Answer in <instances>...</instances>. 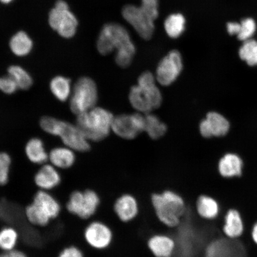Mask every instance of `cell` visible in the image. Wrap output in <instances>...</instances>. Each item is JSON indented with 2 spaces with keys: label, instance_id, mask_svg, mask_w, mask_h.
Segmentation results:
<instances>
[{
  "label": "cell",
  "instance_id": "obj_40",
  "mask_svg": "<svg viewBox=\"0 0 257 257\" xmlns=\"http://www.w3.org/2000/svg\"><path fill=\"white\" fill-rule=\"evenodd\" d=\"M15 0H0V3H2L3 5H10Z\"/></svg>",
  "mask_w": 257,
  "mask_h": 257
},
{
  "label": "cell",
  "instance_id": "obj_38",
  "mask_svg": "<svg viewBox=\"0 0 257 257\" xmlns=\"http://www.w3.org/2000/svg\"><path fill=\"white\" fill-rule=\"evenodd\" d=\"M239 30V24L237 22H229L227 24V31L231 35L238 34Z\"/></svg>",
  "mask_w": 257,
  "mask_h": 257
},
{
  "label": "cell",
  "instance_id": "obj_26",
  "mask_svg": "<svg viewBox=\"0 0 257 257\" xmlns=\"http://www.w3.org/2000/svg\"><path fill=\"white\" fill-rule=\"evenodd\" d=\"M231 244L226 239L211 240L205 247L203 257H233Z\"/></svg>",
  "mask_w": 257,
  "mask_h": 257
},
{
  "label": "cell",
  "instance_id": "obj_15",
  "mask_svg": "<svg viewBox=\"0 0 257 257\" xmlns=\"http://www.w3.org/2000/svg\"><path fill=\"white\" fill-rule=\"evenodd\" d=\"M150 251L155 257H173L176 249L174 238L166 233H157L147 241Z\"/></svg>",
  "mask_w": 257,
  "mask_h": 257
},
{
  "label": "cell",
  "instance_id": "obj_28",
  "mask_svg": "<svg viewBox=\"0 0 257 257\" xmlns=\"http://www.w3.org/2000/svg\"><path fill=\"white\" fill-rule=\"evenodd\" d=\"M8 75L11 77L18 85L19 89L27 90L33 84V79L27 70L19 65L9 67Z\"/></svg>",
  "mask_w": 257,
  "mask_h": 257
},
{
  "label": "cell",
  "instance_id": "obj_27",
  "mask_svg": "<svg viewBox=\"0 0 257 257\" xmlns=\"http://www.w3.org/2000/svg\"><path fill=\"white\" fill-rule=\"evenodd\" d=\"M146 126L144 132L153 140H157L165 136L168 127L166 124L161 121L156 115L147 113L145 115Z\"/></svg>",
  "mask_w": 257,
  "mask_h": 257
},
{
  "label": "cell",
  "instance_id": "obj_4",
  "mask_svg": "<svg viewBox=\"0 0 257 257\" xmlns=\"http://www.w3.org/2000/svg\"><path fill=\"white\" fill-rule=\"evenodd\" d=\"M40 123L42 130L59 137L65 146L75 152H86L90 149L89 141L76 125L49 116L42 118Z\"/></svg>",
  "mask_w": 257,
  "mask_h": 257
},
{
  "label": "cell",
  "instance_id": "obj_33",
  "mask_svg": "<svg viewBox=\"0 0 257 257\" xmlns=\"http://www.w3.org/2000/svg\"><path fill=\"white\" fill-rule=\"evenodd\" d=\"M19 89L15 80L9 75L0 77V91L6 94H14Z\"/></svg>",
  "mask_w": 257,
  "mask_h": 257
},
{
  "label": "cell",
  "instance_id": "obj_32",
  "mask_svg": "<svg viewBox=\"0 0 257 257\" xmlns=\"http://www.w3.org/2000/svg\"><path fill=\"white\" fill-rule=\"evenodd\" d=\"M256 30V25L253 19H244L239 24V30L237 37L240 41H248L255 34Z\"/></svg>",
  "mask_w": 257,
  "mask_h": 257
},
{
  "label": "cell",
  "instance_id": "obj_19",
  "mask_svg": "<svg viewBox=\"0 0 257 257\" xmlns=\"http://www.w3.org/2000/svg\"><path fill=\"white\" fill-rule=\"evenodd\" d=\"M34 41L30 35L24 31H19L12 35L9 46L15 56L24 57L30 55L34 48Z\"/></svg>",
  "mask_w": 257,
  "mask_h": 257
},
{
  "label": "cell",
  "instance_id": "obj_13",
  "mask_svg": "<svg viewBox=\"0 0 257 257\" xmlns=\"http://www.w3.org/2000/svg\"><path fill=\"white\" fill-rule=\"evenodd\" d=\"M113 209L114 213L122 222H130L139 214V202L134 195L126 193L121 195L115 200Z\"/></svg>",
  "mask_w": 257,
  "mask_h": 257
},
{
  "label": "cell",
  "instance_id": "obj_31",
  "mask_svg": "<svg viewBox=\"0 0 257 257\" xmlns=\"http://www.w3.org/2000/svg\"><path fill=\"white\" fill-rule=\"evenodd\" d=\"M25 214L29 222L34 226H46L51 221L50 218L45 216L32 202L26 207Z\"/></svg>",
  "mask_w": 257,
  "mask_h": 257
},
{
  "label": "cell",
  "instance_id": "obj_6",
  "mask_svg": "<svg viewBox=\"0 0 257 257\" xmlns=\"http://www.w3.org/2000/svg\"><path fill=\"white\" fill-rule=\"evenodd\" d=\"M69 100L70 110L77 115L95 107L98 89L94 80L87 76L80 78L73 86Z\"/></svg>",
  "mask_w": 257,
  "mask_h": 257
},
{
  "label": "cell",
  "instance_id": "obj_21",
  "mask_svg": "<svg viewBox=\"0 0 257 257\" xmlns=\"http://www.w3.org/2000/svg\"><path fill=\"white\" fill-rule=\"evenodd\" d=\"M48 160L57 169H69L75 162V151L66 146L54 148L48 154Z\"/></svg>",
  "mask_w": 257,
  "mask_h": 257
},
{
  "label": "cell",
  "instance_id": "obj_29",
  "mask_svg": "<svg viewBox=\"0 0 257 257\" xmlns=\"http://www.w3.org/2000/svg\"><path fill=\"white\" fill-rule=\"evenodd\" d=\"M18 240L19 233L14 227L6 226L0 230V249L3 252L15 249Z\"/></svg>",
  "mask_w": 257,
  "mask_h": 257
},
{
  "label": "cell",
  "instance_id": "obj_9",
  "mask_svg": "<svg viewBox=\"0 0 257 257\" xmlns=\"http://www.w3.org/2000/svg\"><path fill=\"white\" fill-rule=\"evenodd\" d=\"M121 15L124 20L134 28L141 38L146 40L152 38L155 30V21L141 6H125L122 9Z\"/></svg>",
  "mask_w": 257,
  "mask_h": 257
},
{
  "label": "cell",
  "instance_id": "obj_30",
  "mask_svg": "<svg viewBox=\"0 0 257 257\" xmlns=\"http://www.w3.org/2000/svg\"><path fill=\"white\" fill-rule=\"evenodd\" d=\"M239 55L248 65H257V41L251 39L244 41L240 48Z\"/></svg>",
  "mask_w": 257,
  "mask_h": 257
},
{
  "label": "cell",
  "instance_id": "obj_18",
  "mask_svg": "<svg viewBox=\"0 0 257 257\" xmlns=\"http://www.w3.org/2000/svg\"><path fill=\"white\" fill-rule=\"evenodd\" d=\"M32 203L51 220L59 216L61 212L59 201L48 191H38L34 195Z\"/></svg>",
  "mask_w": 257,
  "mask_h": 257
},
{
  "label": "cell",
  "instance_id": "obj_25",
  "mask_svg": "<svg viewBox=\"0 0 257 257\" xmlns=\"http://www.w3.org/2000/svg\"><path fill=\"white\" fill-rule=\"evenodd\" d=\"M186 19L181 14L170 15L164 22V28L170 38L177 39L184 33L186 30Z\"/></svg>",
  "mask_w": 257,
  "mask_h": 257
},
{
  "label": "cell",
  "instance_id": "obj_17",
  "mask_svg": "<svg viewBox=\"0 0 257 257\" xmlns=\"http://www.w3.org/2000/svg\"><path fill=\"white\" fill-rule=\"evenodd\" d=\"M34 181L40 190L48 191L59 186L62 178L55 167L52 165H44L35 175Z\"/></svg>",
  "mask_w": 257,
  "mask_h": 257
},
{
  "label": "cell",
  "instance_id": "obj_16",
  "mask_svg": "<svg viewBox=\"0 0 257 257\" xmlns=\"http://www.w3.org/2000/svg\"><path fill=\"white\" fill-rule=\"evenodd\" d=\"M195 211L202 219L214 221L219 216L221 207L216 198L208 194H201L196 201Z\"/></svg>",
  "mask_w": 257,
  "mask_h": 257
},
{
  "label": "cell",
  "instance_id": "obj_24",
  "mask_svg": "<svg viewBox=\"0 0 257 257\" xmlns=\"http://www.w3.org/2000/svg\"><path fill=\"white\" fill-rule=\"evenodd\" d=\"M50 88L57 100L64 102L70 99L73 86L69 78L64 76H56L51 80Z\"/></svg>",
  "mask_w": 257,
  "mask_h": 257
},
{
  "label": "cell",
  "instance_id": "obj_34",
  "mask_svg": "<svg viewBox=\"0 0 257 257\" xmlns=\"http://www.w3.org/2000/svg\"><path fill=\"white\" fill-rule=\"evenodd\" d=\"M141 7L154 21L159 17V0H141Z\"/></svg>",
  "mask_w": 257,
  "mask_h": 257
},
{
  "label": "cell",
  "instance_id": "obj_37",
  "mask_svg": "<svg viewBox=\"0 0 257 257\" xmlns=\"http://www.w3.org/2000/svg\"><path fill=\"white\" fill-rule=\"evenodd\" d=\"M0 257H28L26 253L18 249L9 250V251L0 253Z\"/></svg>",
  "mask_w": 257,
  "mask_h": 257
},
{
  "label": "cell",
  "instance_id": "obj_7",
  "mask_svg": "<svg viewBox=\"0 0 257 257\" xmlns=\"http://www.w3.org/2000/svg\"><path fill=\"white\" fill-rule=\"evenodd\" d=\"M101 203L98 193L92 189L76 191L70 195L66 208L70 214L83 220L94 218Z\"/></svg>",
  "mask_w": 257,
  "mask_h": 257
},
{
  "label": "cell",
  "instance_id": "obj_39",
  "mask_svg": "<svg viewBox=\"0 0 257 257\" xmlns=\"http://www.w3.org/2000/svg\"><path fill=\"white\" fill-rule=\"evenodd\" d=\"M251 234L253 242L257 244V222L253 226Z\"/></svg>",
  "mask_w": 257,
  "mask_h": 257
},
{
  "label": "cell",
  "instance_id": "obj_1",
  "mask_svg": "<svg viewBox=\"0 0 257 257\" xmlns=\"http://www.w3.org/2000/svg\"><path fill=\"white\" fill-rule=\"evenodd\" d=\"M96 46L98 53L102 56H107L116 50L115 63L122 68L130 66L136 53V47L130 33L123 26L116 23L103 26Z\"/></svg>",
  "mask_w": 257,
  "mask_h": 257
},
{
  "label": "cell",
  "instance_id": "obj_20",
  "mask_svg": "<svg viewBox=\"0 0 257 257\" xmlns=\"http://www.w3.org/2000/svg\"><path fill=\"white\" fill-rule=\"evenodd\" d=\"M222 230L227 238L235 239L242 235L244 224L239 212L235 209H230L225 214Z\"/></svg>",
  "mask_w": 257,
  "mask_h": 257
},
{
  "label": "cell",
  "instance_id": "obj_12",
  "mask_svg": "<svg viewBox=\"0 0 257 257\" xmlns=\"http://www.w3.org/2000/svg\"><path fill=\"white\" fill-rule=\"evenodd\" d=\"M145 126V115L121 114L114 117L111 131L123 139L133 140L144 131Z\"/></svg>",
  "mask_w": 257,
  "mask_h": 257
},
{
  "label": "cell",
  "instance_id": "obj_3",
  "mask_svg": "<svg viewBox=\"0 0 257 257\" xmlns=\"http://www.w3.org/2000/svg\"><path fill=\"white\" fill-rule=\"evenodd\" d=\"M114 117L105 109L95 107L77 115L76 126L89 141H99L110 134Z\"/></svg>",
  "mask_w": 257,
  "mask_h": 257
},
{
  "label": "cell",
  "instance_id": "obj_11",
  "mask_svg": "<svg viewBox=\"0 0 257 257\" xmlns=\"http://www.w3.org/2000/svg\"><path fill=\"white\" fill-rule=\"evenodd\" d=\"M83 236L90 248L97 250L107 249L113 240V232L108 224L93 220L85 227Z\"/></svg>",
  "mask_w": 257,
  "mask_h": 257
},
{
  "label": "cell",
  "instance_id": "obj_10",
  "mask_svg": "<svg viewBox=\"0 0 257 257\" xmlns=\"http://www.w3.org/2000/svg\"><path fill=\"white\" fill-rule=\"evenodd\" d=\"M181 53L173 50L164 57L157 67L156 78L160 85L169 86L178 79L183 69Z\"/></svg>",
  "mask_w": 257,
  "mask_h": 257
},
{
  "label": "cell",
  "instance_id": "obj_35",
  "mask_svg": "<svg viewBox=\"0 0 257 257\" xmlns=\"http://www.w3.org/2000/svg\"><path fill=\"white\" fill-rule=\"evenodd\" d=\"M58 257H85L81 250L75 246H69L64 248Z\"/></svg>",
  "mask_w": 257,
  "mask_h": 257
},
{
  "label": "cell",
  "instance_id": "obj_23",
  "mask_svg": "<svg viewBox=\"0 0 257 257\" xmlns=\"http://www.w3.org/2000/svg\"><path fill=\"white\" fill-rule=\"evenodd\" d=\"M242 162L235 154H228L221 159L218 165V170L224 178L239 176L242 173Z\"/></svg>",
  "mask_w": 257,
  "mask_h": 257
},
{
  "label": "cell",
  "instance_id": "obj_2",
  "mask_svg": "<svg viewBox=\"0 0 257 257\" xmlns=\"http://www.w3.org/2000/svg\"><path fill=\"white\" fill-rule=\"evenodd\" d=\"M151 198L160 222L171 229L178 227L187 209L184 198L171 189L154 193Z\"/></svg>",
  "mask_w": 257,
  "mask_h": 257
},
{
  "label": "cell",
  "instance_id": "obj_8",
  "mask_svg": "<svg viewBox=\"0 0 257 257\" xmlns=\"http://www.w3.org/2000/svg\"><path fill=\"white\" fill-rule=\"evenodd\" d=\"M128 99L136 110L146 114L159 108L163 101L162 93L156 83L146 86H133Z\"/></svg>",
  "mask_w": 257,
  "mask_h": 257
},
{
  "label": "cell",
  "instance_id": "obj_36",
  "mask_svg": "<svg viewBox=\"0 0 257 257\" xmlns=\"http://www.w3.org/2000/svg\"><path fill=\"white\" fill-rule=\"evenodd\" d=\"M10 168L0 167V186L8 184L9 180Z\"/></svg>",
  "mask_w": 257,
  "mask_h": 257
},
{
  "label": "cell",
  "instance_id": "obj_22",
  "mask_svg": "<svg viewBox=\"0 0 257 257\" xmlns=\"http://www.w3.org/2000/svg\"><path fill=\"white\" fill-rule=\"evenodd\" d=\"M25 153L30 162L37 165H43L48 160L46 147L40 138H32L28 141L26 145Z\"/></svg>",
  "mask_w": 257,
  "mask_h": 257
},
{
  "label": "cell",
  "instance_id": "obj_5",
  "mask_svg": "<svg viewBox=\"0 0 257 257\" xmlns=\"http://www.w3.org/2000/svg\"><path fill=\"white\" fill-rule=\"evenodd\" d=\"M48 23L60 37L71 39L78 31L79 21L76 16L70 11L65 0H57L54 8L48 13Z\"/></svg>",
  "mask_w": 257,
  "mask_h": 257
},
{
  "label": "cell",
  "instance_id": "obj_14",
  "mask_svg": "<svg viewBox=\"0 0 257 257\" xmlns=\"http://www.w3.org/2000/svg\"><path fill=\"white\" fill-rule=\"evenodd\" d=\"M229 130V121L216 112H209L200 124V133L204 138L224 136Z\"/></svg>",
  "mask_w": 257,
  "mask_h": 257
}]
</instances>
